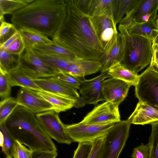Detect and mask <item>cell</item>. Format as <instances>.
Wrapping results in <instances>:
<instances>
[{
  "label": "cell",
  "instance_id": "obj_27",
  "mask_svg": "<svg viewBox=\"0 0 158 158\" xmlns=\"http://www.w3.org/2000/svg\"><path fill=\"white\" fill-rule=\"evenodd\" d=\"M108 74L111 77L119 79L135 86L137 83L139 75L125 68L119 63L111 68Z\"/></svg>",
  "mask_w": 158,
  "mask_h": 158
},
{
  "label": "cell",
  "instance_id": "obj_44",
  "mask_svg": "<svg viewBox=\"0 0 158 158\" xmlns=\"http://www.w3.org/2000/svg\"><path fill=\"white\" fill-rule=\"evenodd\" d=\"M150 64L154 66L158 70V46L152 44V56Z\"/></svg>",
  "mask_w": 158,
  "mask_h": 158
},
{
  "label": "cell",
  "instance_id": "obj_8",
  "mask_svg": "<svg viewBox=\"0 0 158 158\" xmlns=\"http://www.w3.org/2000/svg\"><path fill=\"white\" fill-rule=\"evenodd\" d=\"M115 123L91 125L79 123L65 125V127L66 132L72 141L79 143L91 142L97 138L104 136Z\"/></svg>",
  "mask_w": 158,
  "mask_h": 158
},
{
  "label": "cell",
  "instance_id": "obj_26",
  "mask_svg": "<svg viewBox=\"0 0 158 158\" xmlns=\"http://www.w3.org/2000/svg\"><path fill=\"white\" fill-rule=\"evenodd\" d=\"M38 94L48 102L58 113L64 111L74 106L71 101L59 95L45 91H37Z\"/></svg>",
  "mask_w": 158,
  "mask_h": 158
},
{
  "label": "cell",
  "instance_id": "obj_46",
  "mask_svg": "<svg viewBox=\"0 0 158 158\" xmlns=\"http://www.w3.org/2000/svg\"><path fill=\"white\" fill-rule=\"evenodd\" d=\"M152 44L158 46V33L153 40Z\"/></svg>",
  "mask_w": 158,
  "mask_h": 158
},
{
  "label": "cell",
  "instance_id": "obj_11",
  "mask_svg": "<svg viewBox=\"0 0 158 158\" xmlns=\"http://www.w3.org/2000/svg\"><path fill=\"white\" fill-rule=\"evenodd\" d=\"M158 0H139L122 20L119 25L128 28L135 22H143L157 17Z\"/></svg>",
  "mask_w": 158,
  "mask_h": 158
},
{
  "label": "cell",
  "instance_id": "obj_38",
  "mask_svg": "<svg viewBox=\"0 0 158 158\" xmlns=\"http://www.w3.org/2000/svg\"><path fill=\"white\" fill-rule=\"evenodd\" d=\"M91 142L79 143L73 158H87L92 148Z\"/></svg>",
  "mask_w": 158,
  "mask_h": 158
},
{
  "label": "cell",
  "instance_id": "obj_9",
  "mask_svg": "<svg viewBox=\"0 0 158 158\" xmlns=\"http://www.w3.org/2000/svg\"><path fill=\"white\" fill-rule=\"evenodd\" d=\"M20 56L19 68L33 79L51 77L60 71L44 64L36 55L33 49H26Z\"/></svg>",
  "mask_w": 158,
  "mask_h": 158
},
{
  "label": "cell",
  "instance_id": "obj_6",
  "mask_svg": "<svg viewBox=\"0 0 158 158\" xmlns=\"http://www.w3.org/2000/svg\"><path fill=\"white\" fill-rule=\"evenodd\" d=\"M135 86V95L139 102L158 110V70L154 66L150 64L139 75Z\"/></svg>",
  "mask_w": 158,
  "mask_h": 158
},
{
  "label": "cell",
  "instance_id": "obj_2",
  "mask_svg": "<svg viewBox=\"0 0 158 158\" xmlns=\"http://www.w3.org/2000/svg\"><path fill=\"white\" fill-rule=\"evenodd\" d=\"M66 0H34L12 14L16 29L25 28L52 38L65 19Z\"/></svg>",
  "mask_w": 158,
  "mask_h": 158
},
{
  "label": "cell",
  "instance_id": "obj_17",
  "mask_svg": "<svg viewBox=\"0 0 158 158\" xmlns=\"http://www.w3.org/2000/svg\"><path fill=\"white\" fill-rule=\"evenodd\" d=\"M124 41L123 37L118 33L115 41L111 47L101 57V73L107 71L118 64L121 63L124 55Z\"/></svg>",
  "mask_w": 158,
  "mask_h": 158
},
{
  "label": "cell",
  "instance_id": "obj_48",
  "mask_svg": "<svg viewBox=\"0 0 158 158\" xmlns=\"http://www.w3.org/2000/svg\"><path fill=\"white\" fill-rule=\"evenodd\" d=\"M156 23L157 25V26L158 27V17H157V19H156Z\"/></svg>",
  "mask_w": 158,
  "mask_h": 158
},
{
  "label": "cell",
  "instance_id": "obj_28",
  "mask_svg": "<svg viewBox=\"0 0 158 158\" xmlns=\"http://www.w3.org/2000/svg\"><path fill=\"white\" fill-rule=\"evenodd\" d=\"M20 56L0 49V72L7 74L19 68Z\"/></svg>",
  "mask_w": 158,
  "mask_h": 158
},
{
  "label": "cell",
  "instance_id": "obj_36",
  "mask_svg": "<svg viewBox=\"0 0 158 158\" xmlns=\"http://www.w3.org/2000/svg\"><path fill=\"white\" fill-rule=\"evenodd\" d=\"M139 0H119L116 23H120L125 14L130 10Z\"/></svg>",
  "mask_w": 158,
  "mask_h": 158
},
{
  "label": "cell",
  "instance_id": "obj_3",
  "mask_svg": "<svg viewBox=\"0 0 158 158\" xmlns=\"http://www.w3.org/2000/svg\"><path fill=\"white\" fill-rule=\"evenodd\" d=\"M10 136L32 152L56 151V145L40 126L35 115L18 106L3 123Z\"/></svg>",
  "mask_w": 158,
  "mask_h": 158
},
{
  "label": "cell",
  "instance_id": "obj_1",
  "mask_svg": "<svg viewBox=\"0 0 158 158\" xmlns=\"http://www.w3.org/2000/svg\"><path fill=\"white\" fill-rule=\"evenodd\" d=\"M65 18L52 38L81 59L99 60L105 52L96 35L90 17L66 0Z\"/></svg>",
  "mask_w": 158,
  "mask_h": 158
},
{
  "label": "cell",
  "instance_id": "obj_21",
  "mask_svg": "<svg viewBox=\"0 0 158 158\" xmlns=\"http://www.w3.org/2000/svg\"><path fill=\"white\" fill-rule=\"evenodd\" d=\"M34 51L36 55L46 65L58 71L66 73L69 66L77 60L50 55L35 49Z\"/></svg>",
  "mask_w": 158,
  "mask_h": 158
},
{
  "label": "cell",
  "instance_id": "obj_14",
  "mask_svg": "<svg viewBox=\"0 0 158 158\" xmlns=\"http://www.w3.org/2000/svg\"><path fill=\"white\" fill-rule=\"evenodd\" d=\"M98 38L105 52L114 43L118 33L115 22L107 17H90Z\"/></svg>",
  "mask_w": 158,
  "mask_h": 158
},
{
  "label": "cell",
  "instance_id": "obj_15",
  "mask_svg": "<svg viewBox=\"0 0 158 158\" xmlns=\"http://www.w3.org/2000/svg\"><path fill=\"white\" fill-rule=\"evenodd\" d=\"M16 98L19 105L34 114L55 111L53 106L39 95L35 90L21 87L17 93Z\"/></svg>",
  "mask_w": 158,
  "mask_h": 158
},
{
  "label": "cell",
  "instance_id": "obj_24",
  "mask_svg": "<svg viewBox=\"0 0 158 158\" xmlns=\"http://www.w3.org/2000/svg\"><path fill=\"white\" fill-rule=\"evenodd\" d=\"M25 44L26 49H33L35 45L46 44L52 43L47 36L29 29L23 28L18 30Z\"/></svg>",
  "mask_w": 158,
  "mask_h": 158
},
{
  "label": "cell",
  "instance_id": "obj_35",
  "mask_svg": "<svg viewBox=\"0 0 158 158\" xmlns=\"http://www.w3.org/2000/svg\"><path fill=\"white\" fill-rule=\"evenodd\" d=\"M0 44L4 43L12 37L18 31L12 23L6 22H0Z\"/></svg>",
  "mask_w": 158,
  "mask_h": 158
},
{
  "label": "cell",
  "instance_id": "obj_31",
  "mask_svg": "<svg viewBox=\"0 0 158 158\" xmlns=\"http://www.w3.org/2000/svg\"><path fill=\"white\" fill-rule=\"evenodd\" d=\"M19 106L16 98L10 97L0 103V124L3 123Z\"/></svg>",
  "mask_w": 158,
  "mask_h": 158
},
{
  "label": "cell",
  "instance_id": "obj_25",
  "mask_svg": "<svg viewBox=\"0 0 158 158\" xmlns=\"http://www.w3.org/2000/svg\"><path fill=\"white\" fill-rule=\"evenodd\" d=\"M52 41V43L51 44L35 45L33 46V49L45 53L71 59H81L67 48Z\"/></svg>",
  "mask_w": 158,
  "mask_h": 158
},
{
  "label": "cell",
  "instance_id": "obj_30",
  "mask_svg": "<svg viewBox=\"0 0 158 158\" xmlns=\"http://www.w3.org/2000/svg\"><path fill=\"white\" fill-rule=\"evenodd\" d=\"M50 78L65 85L77 90L79 89L81 80L82 79L61 71Z\"/></svg>",
  "mask_w": 158,
  "mask_h": 158
},
{
  "label": "cell",
  "instance_id": "obj_45",
  "mask_svg": "<svg viewBox=\"0 0 158 158\" xmlns=\"http://www.w3.org/2000/svg\"><path fill=\"white\" fill-rule=\"evenodd\" d=\"M20 36L18 30L12 37L3 44H0V49L6 50Z\"/></svg>",
  "mask_w": 158,
  "mask_h": 158
},
{
  "label": "cell",
  "instance_id": "obj_10",
  "mask_svg": "<svg viewBox=\"0 0 158 158\" xmlns=\"http://www.w3.org/2000/svg\"><path fill=\"white\" fill-rule=\"evenodd\" d=\"M118 106L108 101L96 105L79 123L84 124L105 125L121 121Z\"/></svg>",
  "mask_w": 158,
  "mask_h": 158
},
{
  "label": "cell",
  "instance_id": "obj_47",
  "mask_svg": "<svg viewBox=\"0 0 158 158\" xmlns=\"http://www.w3.org/2000/svg\"><path fill=\"white\" fill-rule=\"evenodd\" d=\"M5 158H12V157L11 155L8 154L6 155V157Z\"/></svg>",
  "mask_w": 158,
  "mask_h": 158
},
{
  "label": "cell",
  "instance_id": "obj_41",
  "mask_svg": "<svg viewBox=\"0 0 158 158\" xmlns=\"http://www.w3.org/2000/svg\"><path fill=\"white\" fill-rule=\"evenodd\" d=\"M92 1L93 0H71L73 5L77 9L84 14L89 16Z\"/></svg>",
  "mask_w": 158,
  "mask_h": 158
},
{
  "label": "cell",
  "instance_id": "obj_40",
  "mask_svg": "<svg viewBox=\"0 0 158 158\" xmlns=\"http://www.w3.org/2000/svg\"><path fill=\"white\" fill-rule=\"evenodd\" d=\"M104 136L97 138L91 142L92 148L87 158H98L104 143Z\"/></svg>",
  "mask_w": 158,
  "mask_h": 158
},
{
  "label": "cell",
  "instance_id": "obj_7",
  "mask_svg": "<svg viewBox=\"0 0 158 158\" xmlns=\"http://www.w3.org/2000/svg\"><path fill=\"white\" fill-rule=\"evenodd\" d=\"M59 113L50 110L36 114L35 116L43 129L50 138L60 143L70 144L73 141Z\"/></svg>",
  "mask_w": 158,
  "mask_h": 158
},
{
  "label": "cell",
  "instance_id": "obj_42",
  "mask_svg": "<svg viewBox=\"0 0 158 158\" xmlns=\"http://www.w3.org/2000/svg\"><path fill=\"white\" fill-rule=\"evenodd\" d=\"M149 157L148 145L143 143L135 148L131 155L132 158H149Z\"/></svg>",
  "mask_w": 158,
  "mask_h": 158
},
{
  "label": "cell",
  "instance_id": "obj_20",
  "mask_svg": "<svg viewBox=\"0 0 158 158\" xmlns=\"http://www.w3.org/2000/svg\"><path fill=\"white\" fill-rule=\"evenodd\" d=\"M119 0H93L90 17L109 18L116 23Z\"/></svg>",
  "mask_w": 158,
  "mask_h": 158
},
{
  "label": "cell",
  "instance_id": "obj_39",
  "mask_svg": "<svg viewBox=\"0 0 158 158\" xmlns=\"http://www.w3.org/2000/svg\"><path fill=\"white\" fill-rule=\"evenodd\" d=\"M25 48L24 43L20 35L6 50L13 54L20 56Z\"/></svg>",
  "mask_w": 158,
  "mask_h": 158
},
{
  "label": "cell",
  "instance_id": "obj_34",
  "mask_svg": "<svg viewBox=\"0 0 158 158\" xmlns=\"http://www.w3.org/2000/svg\"><path fill=\"white\" fill-rule=\"evenodd\" d=\"M33 152L17 141H14L10 155L14 158H32Z\"/></svg>",
  "mask_w": 158,
  "mask_h": 158
},
{
  "label": "cell",
  "instance_id": "obj_4",
  "mask_svg": "<svg viewBox=\"0 0 158 158\" xmlns=\"http://www.w3.org/2000/svg\"><path fill=\"white\" fill-rule=\"evenodd\" d=\"M124 41V52L121 64L136 74L150 64L152 56V41L141 36L131 35L124 27H118Z\"/></svg>",
  "mask_w": 158,
  "mask_h": 158
},
{
  "label": "cell",
  "instance_id": "obj_43",
  "mask_svg": "<svg viewBox=\"0 0 158 158\" xmlns=\"http://www.w3.org/2000/svg\"><path fill=\"white\" fill-rule=\"evenodd\" d=\"M57 155V151H36L33 152L32 158H56Z\"/></svg>",
  "mask_w": 158,
  "mask_h": 158
},
{
  "label": "cell",
  "instance_id": "obj_23",
  "mask_svg": "<svg viewBox=\"0 0 158 158\" xmlns=\"http://www.w3.org/2000/svg\"><path fill=\"white\" fill-rule=\"evenodd\" d=\"M11 86H19L36 91H44L19 68L7 74Z\"/></svg>",
  "mask_w": 158,
  "mask_h": 158
},
{
  "label": "cell",
  "instance_id": "obj_5",
  "mask_svg": "<svg viewBox=\"0 0 158 158\" xmlns=\"http://www.w3.org/2000/svg\"><path fill=\"white\" fill-rule=\"evenodd\" d=\"M131 123L121 120L104 135L103 147L98 158H118L129 137Z\"/></svg>",
  "mask_w": 158,
  "mask_h": 158
},
{
  "label": "cell",
  "instance_id": "obj_16",
  "mask_svg": "<svg viewBox=\"0 0 158 158\" xmlns=\"http://www.w3.org/2000/svg\"><path fill=\"white\" fill-rule=\"evenodd\" d=\"M131 86L127 82L112 77L104 80L102 92L105 101L118 106L127 96Z\"/></svg>",
  "mask_w": 158,
  "mask_h": 158
},
{
  "label": "cell",
  "instance_id": "obj_18",
  "mask_svg": "<svg viewBox=\"0 0 158 158\" xmlns=\"http://www.w3.org/2000/svg\"><path fill=\"white\" fill-rule=\"evenodd\" d=\"M131 124L144 125L158 121V110L144 103L139 102L127 119Z\"/></svg>",
  "mask_w": 158,
  "mask_h": 158
},
{
  "label": "cell",
  "instance_id": "obj_13",
  "mask_svg": "<svg viewBox=\"0 0 158 158\" xmlns=\"http://www.w3.org/2000/svg\"><path fill=\"white\" fill-rule=\"evenodd\" d=\"M111 77L107 72L93 79L81 80L79 90L85 104L96 105L98 102L105 101L102 92L103 82Z\"/></svg>",
  "mask_w": 158,
  "mask_h": 158
},
{
  "label": "cell",
  "instance_id": "obj_29",
  "mask_svg": "<svg viewBox=\"0 0 158 158\" xmlns=\"http://www.w3.org/2000/svg\"><path fill=\"white\" fill-rule=\"evenodd\" d=\"M34 0H0V18L5 14H12L23 8Z\"/></svg>",
  "mask_w": 158,
  "mask_h": 158
},
{
  "label": "cell",
  "instance_id": "obj_12",
  "mask_svg": "<svg viewBox=\"0 0 158 158\" xmlns=\"http://www.w3.org/2000/svg\"><path fill=\"white\" fill-rule=\"evenodd\" d=\"M33 80L44 91L56 94L71 101L76 108L82 107L86 104L77 89L65 85L50 78Z\"/></svg>",
  "mask_w": 158,
  "mask_h": 158
},
{
  "label": "cell",
  "instance_id": "obj_37",
  "mask_svg": "<svg viewBox=\"0 0 158 158\" xmlns=\"http://www.w3.org/2000/svg\"><path fill=\"white\" fill-rule=\"evenodd\" d=\"M0 73V97L1 101L10 97L11 86L7 74L2 72Z\"/></svg>",
  "mask_w": 158,
  "mask_h": 158
},
{
  "label": "cell",
  "instance_id": "obj_32",
  "mask_svg": "<svg viewBox=\"0 0 158 158\" xmlns=\"http://www.w3.org/2000/svg\"><path fill=\"white\" fill-rule=\"evenodd\" d=\"M150 124L152 129L148 143L149 148V158H158V121Z\"/></svg>",
  "mask_w": 158,
  "mask_h": 158
},
{
  "label": "cell",
  "instance_id": "obj_33",
  "mask_svg": "<svg viewBox=\"0 0 158 158\" xmlns=\"http://www.w3.org/2000/svg\"><path fill=\"white\" fill-rule=\"evenodd\" d=\"M0 146L2 152L6 155H10L15 141L6 129L4 123L0 124Z\"/></svg>",
  "mask_w": 158,
  "mask_h": 158
},
{
  "label": "cell",
  "instance_id": "obj_19",
  "mask_svg": "<svg viewBox=\"0 0 158 158\" xmlns=\"http://www.w3.org/2000/svg\"><path fill=\"white\" fill-rule=\"evenodd\" d=\"M101 67L99 60L79 59L69 66L65 73L82 79L100 71Z\"/></svg>",
  "mask_w": 158,
  "mask_h": 158
},
{
  "label": "cell",
  "instance_id": "obj_22",
  "mask_svg": "<svg viewBox=\"0 0 158 158\" xmlns=\"http://www.w3.org/2000/svg\"><path fill=\"white\" fill-rule=\"evenodd\" d=\"M125 28L131 35L143 36L152 41L158 33L155 19L152 18L146 21L135 22L129 27Z\"/></svg>",
  "mask_w": 158,
  "mask_h": 158
}]
</instances>
